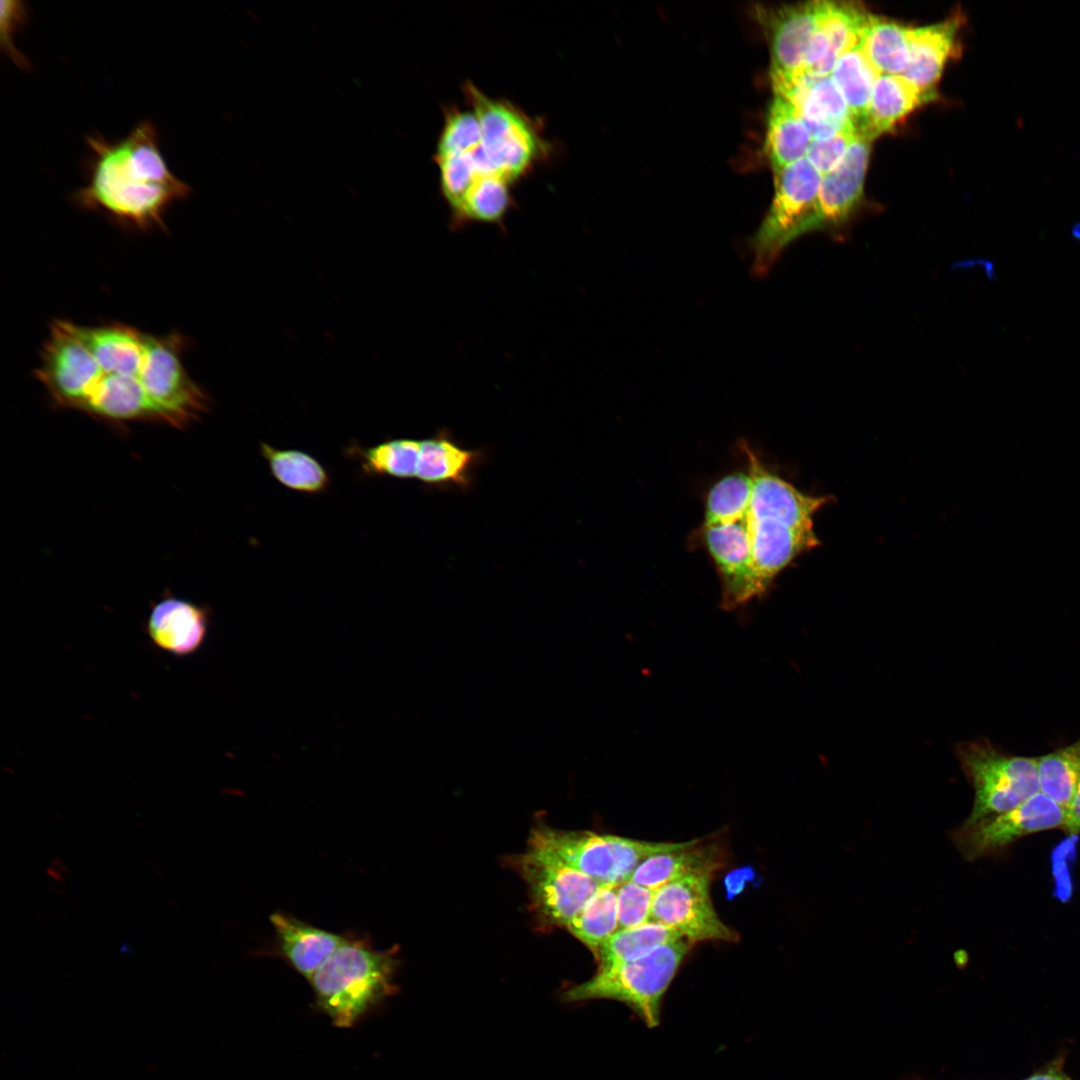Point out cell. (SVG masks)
Instances as JSON below:
<instances>
[{
    "label": "cell",
    "mask_w": 1080,
    "mask_h": 1080,
    "mask_svg": "<svg viewBox=\"0 0 1080 1080\" xmlns=\"http://www.w3.org/2000/svg\"><path fill=\"white\" fill-rule=\"evenodd\" d=\"M774 195L750 240L754 271L767 272L784 248L812 232L822 176L805 157L774 171Z\"/></svg>",
    "instance_id": "obj_7"
},
{
    "label": "cell",
    "mask_w": 1080,
    "mask_h": 1080,
    "mask_svg": "<svg viewBox=\"0 0 1080 1080\" xmlns=\"http://www.w3.org/2000/svg\"><path fill=\"white\" fill-rule=\"evenodd\" d=\"M184 339L113 322L49 327L35 377L53 402L113 423L147 421L185 428L207 412L208 395L184 362Z\"/></svg>",
    "instance_id": "obj_1"
},
{
    "label": "cell",
    "mask_w": 1080,
    "mask_h": 1080,
    "mask_svg": "<svg viewBox=\"0 0 1080 1080\" xmlns=\"http://www.w3.org/2000/svg\"><path fill=\"white\" fill-rule=\"evenodd\" d=\"M420 440L391 439L372 447L352 445L347 454L355 458L368 475L399 479L416 478Z\"/></svg>",
    "instance_id": "obj_31"
},
{
    "label": "cell",
    "mask_w": 1080,
    "mask_h": 1080,
    "mask_svg": "<svg viewBox=\"0 0 1080 1080\" xmlns=\"http://www.w3.org/2000/svg\"><path fill=\"white\" fill-rule=\"evenodd\" d=\"M724 864L725 855L718 845L693 839L680 848L649 856L637 866L629 880L656 891L687 876H713Z\"/></svg>",
    "instance_id": "obj_22"
},
{
    "label": "cell",
    "mask_w": 1080,
    "mask_h": 1080,
    "mask_svg": "<svg viewBox=\"0 0 1080 1080\" xmlns=\"http://www.w3.org/2000/svg\"><path fill=\"white\" fill-rule=\"evenodd\" d=\"M260 452L272 476L291 490L319 494L327 490L330 477L323 465L310 454L296 449H277L260 443Z\"/></svg>",
    "instance_id": "obj_27"
},
{
    "label": "cell",
    "mask_w": 1080,
    "mask_h": 1080,
    "mask_svg": "<svg viewBox=\"0 0 1080 1080\" xmlns=\"http://www.w3.org/2000/svg\"><path fill=\"white\" fill-rule=\"evenodd\" d=\"M879 75L859 45L844 53L830 74L846 102L857 131L866 118Z\"/></svg>",
    "instance_id": "obj_28"
},
{
    "label": "cell",
    "mask_w": 1080,
    "mask_h": 1080,
    "mask_svg": "<svg viewBox=\"0 0 1080 1080\" xmlns=\"http://www.w3.org/2000/svg\"><path fill=\"white\" fill-rule=\"evenodd\" d=\"M654 892L632 880L617 886L619 929L633 928L651 921Z\"/></svg>",
    "instance_id": "obj_37"
},
{
    "label": "cell",
    "mask_w": 1080,
    "mask_h": 1080,
    "mask_svg": "<svg viewBox=\"0 0 1080 1080\" xmlns=\"http://www.w3.org/2000/svg\"><path fill=\"white\" fill-rule=\"evenodd\" d=\"M956 754L975 795L963 825L1013 809L1039 792L1036 758L1004 754L984 740L961 743Z\"/></svg>",
    "instance_id": "obj_8"
},
{
    "label": "cell",
    "mask_w": 1080,
    "mask_h": 1080,
    "mask_svg": "<svg viewBox=\"0 0 1080 1080\" xmlns=\"http://www.w3.org/2000/svg\"><path fill=\"white\" fill-rule=\"evenodd\" d=\"M747 515L738 521L701 527L721 584V607L731 611L762 596L751 560Z\"/></svg>",
    "instance_id": "obj_13"
},
{
    "label": "cell",
    "mask_w": 1080,
    "mask_h": 1080,
    "mask_svg": "<svg viewBox=\"0 0 1080 1080\" xmlns=\"http://www.w3.org/2000/svg\"><path fill=\"white\" fill-rule=\"evenodd\" d=\"M85 142L86 182L72 195L81 209L98 212L121 227L147 231L164 227L168 208L192 192L170 171L150 120L139 122L123 138L109 141L94 133L85 136Z\"/></svg>",
    "instance_id": "obj_2"
},
{
    "label": "cell",
    "mask_w": 1080,
    "mask_h": 1080,
    "mask_svg": "<svg viewBox=\"0 0 1080 1080\" xmlns=\"http://www.w3.org/2000/svg\"><path fill=\"white\" fill-rule=\"evenodd\" d=\"M871 143L857 133L840 163L822 177L812 232L822 231L835 240L845 238V230L863 202Z\"/></svg>",
    "instance_id": "obj_12"
},
{
    "label": "cell",
    "mask_w": 1080,
    "mask_h": 1080,
    "mask_svg": "<svg viewBox=\"0 0 1080 1080\" xmlns=\"http://www.w3.org/2000/svg\"><path fill=\"white\" fill-rule=\"evenodd\" d=\"M812 134L785 98L774 95L767 117L766 154L773 171L806 157Z\"/></svg>",
    "instance_id": "obj_25"
},
{
    "label": "cell",
    "mask_w": 1080,
    "mask_h": 1080,
    "mask_svg": "<svg viewBox=\"0 0 1080 1080\" xmlns=\"http://www.w3.org/2000/svg\"><path fill=\"white\" fill-rule=\"evenodd\" d=\"M274 930L273 954L285 960L309 980L344 942L347 934H337L313 926L281 911L269 917Z\"/></svg>",
    "instance_id": "obj_19"
},
{
    "label": "cell",
    "mask_w": 1080,
    "mask_h": 1080,
    "mask_svg": "<svg viewBox=\"0 0 1080 1080\" xmlns=\"http://www.w3.org/2000/svg\"><path fill=\"white\" fill-rule=\"evenodd\" d=\"M819 1L783 6L769 16L770 76L796 73L804 65L818 25Z\"/></svg>",
    "instance_id": "obj_20"
},
{
    "label": "cell",
    "mask_w": 1080,
    "mask_h": 1080,
    "mask_svg": "<svg viewBox=\"0 0 1080 1080\" xmlns=\"http://www.w3.org/2000/svg\"><path fill=\"white\" fill-rule=\"evenodd\" d=\"M1065 809L1041 792L1017 807L963 825L955 834L959 849L969 859L997 851L1021 837L1062 828Z\"/></svg>",
    "instance_id": "obj_11"
},
{
    "label": "cell",
    "mask_w": 1080,
    "mask_h": 1080,
    "mask_svg": "<svg viewBox=\"0 0 1080 1080\" xmlns=\"http://www.w3.org/2000/svg\"><path fill=\"white\" fill-rule=\"evenodd\" d=\"M208 609L191 601L167 596L156 602L146 621V633L157 648L177 657L195 653L204 643Z\"/></svg>",
    "instance_id": "obj_18"
},
{
    "label": "cell",
    "mask_w": 1080,
    "mask_h": 1080,
    "mask_svg": "<svg viewBox=\"0 0 1080 1080\" xmlns=\"http://www.w3.org/2000/svg\"><path fill=\"white\" fill-rule=\"evenodd\" d=\"M753 572L764 595L774 579L802 553L820 541L814 528H801L771 517L747 513Z\"/></svg>",
    "instance_id": "obj_16"
},
{
    "label": "cell",
    "mask_w": 1080,
    "mask_h": 1080,
    "mask_svg": "<svg viewBox=\"0 0 1080 1080\" xmlns=\"http://www.w3.org/2000/svg\"><path fill=\"white\" fill-rule=\"evenodd\" d=\"M1039 792L1066 809L1080 780V738L1036 758Z\"/></svg>",
    "instance_id": "obj_33"
},
{
    "label": "cell",
    "mask_w": 1080,
    "mask_h": 1080,
    "mask_svg": "<svg viewBox=\"0 0 1080 1080\" xmlns=\"http://www.w3.org/2000/svg\"><path fill=\"white\" fill-rule=\"evenodd\" d=\"M1062 828L1069 834L1080 833V780L1071 802L1065 809V821Z\"/></svg>",
    "instance_id": "obj_40"
},
{
    "label": "cell",
    "mask_w": 1080,
    "mask_h": 1080,
    "mask_svg": "<svg viewBox=\"0 0 1080 1080\" xmlns=\"http://www.w3.org/2000/svg\"><path fill=\"white\" fill-rule=\"evenodd\" d=\"M465 95L482 130L479 148L471 153L477 178L498 176L513 183L543 159L547 144L536 122L505 100H495L472 83Z\"/></svg>",
    "instance_id": "obj_5"
},
{
    "label": "cell",
    "mask_w": 1080,
    "mask_h": 1080,
    "mask_svg": "<svg viewBox=\"0 0 1080 1080\" xmlns=\"http://www.w3.org/2000/svg\"><path fill=\"white\" fill-rule=\"evenodd\" d=\"M482 139L478 117L473 110L453 109L446 113L435 158L476 151Z\"/></svg>",
    "instance_id": "obj_35"
},
{
    "label": "cell",
    "mask_w": 1080,
    "mask_h": 1080,
    "mask_svg": "<svg viewBox=\"0 0 1080 1080\" xmlns=\"http://www.w3.org/2000/svg\"><path fill=\"white\" fill-rule=\"evenodd\" d=\"M482 457L480 450L460 446L448 430H441L420 440L416 478L435 488H468L472 471Z\"/></svg>",
    "instance_id": "obj_23"
},
{
    "label": "cell",
    "mask_w": 1080,
    "mask_h": 1080,
    "mask_svg": "<svg viewBox=\"0 0 1080 1080\" xmlns=\"http://www.w3.org/2000/svg\"><path fill=\"white\" fill-rule=\"evenodd\" d=\"M28 17L25 4L20 1L1 2V47L8 57L21 69H27L30 64L13 43V34L25 24Z\"/></svg>",
    "instance_id": "obj_39"
},
{
    "label": "cell",
    "mask_w": 1080,
    "mask_h": 1080,
    "mask_svg": "<svg viewBox=\"0 0 1080 1080\" xmlns=\"http://www.w3.org/2000/svg\"><path fill=\"white\" fill-rule=\"evenodd\" d=\"M511 183L487 175L475 180L460 206L452 212L450 225L457 229L472 222L502 225L512 207Z\"/></svg>",
    "instance_id": "obj_29"
},
{
    "label": "cell",
    "mask_w": 1080,
    "mask_h": 1080,
    "mask_svg": "<svg viewBox=\"0 0 1080 1080\" xmlns=\"http://www.w3.org/2000/svg\"><path fill=\"white\" fill-rule=\"evenodd\" d=\"M440 170L442 194L454 212L477 179L471 153L435 158Z\"/></svg>",
    "instance_id": "obj_36"
},
{
    "label": "cell",
    "mask_w": 1080,
    "mask_h": 1080,
    "mask_svg": "<svg viewBox=\"0 0 1080 1080\" xmlns=\"http://www.w3.org/2000/svg\"><path fill=\"white\" fill-rule=\"evenodd\" d=\"M856 136L855 126L850 125L830 137L812 139L806 158L823 177L840 163Z\"/></svg>",
    "instance_id": "obj_38"
},
{
    "label": "cell",
    "mask_w": 1080,
    "mask_h": 1080,
    "mask_svg": "<svg viewBox=\"0 0 1080 1080\" xmlns=\"http://www.w3.org/2000/svg\"><path fill=\"white\" fill-rule=\"evenodd\" d=\"M961 17L910 29L909 63L902 75L918 90L934 94L947 61L958 50Z\"/></svg>",
    "instance_id": "obj_21"
},
{
    "label": "cell",
    "mask_w": 1080,
    "mask_h": 1080,
    "mask_svg": "<svg viewBox=\"0 0 1080 1080\" xmlns=\"http://www.w3.org/2000/svg\"><path fill=\"white\" fill-rule=\"evenodd\" d=\"M514 864L527 885L537 918L546 926L567 927L602 885L531 846Z\"/></svg>",
    "instance_id": "obj_9"
},
{
    "label": "cell",
    "mask_w": 1080,
    "mask_h": 1080,
    "mask_svg": "<svg viewBox=\"0 0 1080 1080\" xmlns=\"http://www.w3.org/2000/svg\"><path fill=\"white\" fill-rule=\"evenodd\" d=\"M741 449L747 458L748 472L752 478L748 513L755 517L776 518L796 527L814 528L815 514L831 501V497L801 492L769 471L744 441Z\"/></svg>",
    "instance_id": "obj_15"
},
{
    "label": "cell",
    "mask_w": 1080,
    "mask_h": 1080,
    "mask_svg": "<svg viewBox=\"0 0 1080 1080\" xmlns=\"http://www.w3.org/2000/svg\"><path fill=\"white\" fill-rule=\"evenodd\" d=\"M713 876L692 875L654 892L651 921L677 931L693 944L738 941V933L718 916L710 893Z\"/></svg>",
    "instance_id": "obj_10"
},
{
    "label": "cell",
    "mask_w": 1080,
    "mask_h": 1080,
    "mask_svg": "<svg viewBox=\"0 0 1080 1080\" xmlns=\"http://www.w3.org/2000/svg\"><path fill=\"white\" fill-rule=\"evenodd\" d=\"M396 953L374 948L368 936L347 935L308 980L316 1007L335 1026L352 1027L396 991Z\"/></svg>",
    "instance_id": "obj_3"
},
{
    "label": "cell",
    "mask_w": 1080,
    "mask_h": 1080,
    "mask_svg": "<svg viewBox=\"0 0 1080 1080\" xmlns=\"http://www.w3.org/2000/svg\"><path fill=\"white\" fill-rule=\"evenodd\" d=\"M594 956L617 930V886L601 885L566 927Z\"/></svg>",
    "instance_id": "obj_32"
},
{
    "label": "cell",
    "mask_w": 1080,
    "mask_h": 1080,
    "mask_svg": "<svg viewBox=\"0 0 1080 1080\" xmlns=\"http://www.w3.org/2000/svg\"><path fill=\"white\" fill-rule=\"evenodd\" d=\"M911 27L870 15L859 46L880 75L902 76L909 63Z\"/></svg>",
    "instance_id": "obj_26"
},
{
    "label": "cell",
    "mask_w": 1080,
    "mask_h": 1080,
    "mask_svg": "<svg viewBox=\"0 0 1080 1080\" xmlns=\"http://www.w3.org/2000/svg\"><path fill=\"white\" fill-rule=\"evenodd\" d=\"M935 97L934 94L921 92L903 76L879 75L866 118L857 133L873 141L892 129L914 109Z\"/></svg>",
    "instance_id": "obj_24"
},
{
    "label": "cell",
    "mask_w": 1080,
    "mask_h": 1080,
    "mask_svg": "<svg viewBox=\"0 0 1080 1080\" xmlns=\"http://www.w3.org/2000/svg\"><path fill=\"white\" fill-rule=\"evenodd\" d=\"M693 945L683 937L636 960L597 968L590 979L564 991L563 998L568 1002L615 1000L654 1028L660 1023L664 995Z\"/></svg>",
    "instance_id": "obj_4"
},
{
    "label": "cell",
    "mask_w": 1080,
    "mask_h": 1080,
    "mask_svg": "<svg viewBox=\"0 0 1080 1080\" xmlns=\"http://www.w3.org/2000/svg\"><path fill=\"white\" fill-rule=\"evenodd\" d=\"M751 494L752 478L748 471L726 475L707 494L702 526L743 519L749 510Z\"/></svg>",
    "instance_id": "obj_34"
},
{
    "label": "cell",
    "mask_w": 1080,
    "mask_h": 1080,
    "mask_svg": "<svg viewBox=\"0 0 1080 1080\" xmlns=\"http://www.w3.org/2000/svg\"><path fill=\"white\" fill-rule=\"evenodd\" d=\"M683 842H654L593 831L560 830L541 824L528 846L544 850L602 885L627 881L637 866L653 854L682 847Z\"/></svg>",
    "instance_id": "obj_6"
},
{
    "label": "cell",
    "mask_w": 1080,
    "mask_h": 1080,
    "mask_svg": "<svg viewBox=\"0 0 1080 1080\" xmlns=\"http://www.w3.org/2000/svg\"><path fill=\"white\" fill-rule=\"evenodd\" d=\"M870 15L856 2L819 1L817 29L800 71L830 75L837 60L859 45Z\"/></svg>",
    "instance_id": "obj_17"
},
{
    "label": "cell",
    "mask_w": 1080,
    "mask_h": 1080,
    "mask_svg": "<svg viewBox=\"0 0 1080 1080\" xmlns=\"http://www.w3.org/2000/svg\"><path fill=\"white\" fill-rule=\"evenodd\" d=\"M1025 1080H1072L1055 1064L1037 1072Z\"/></svg>",
    "instance_id": "obj_41"
},
{
    "label": "cell",
    "mask_w": 1080,
    "mask_h": 1080,
    "mask_svg": "<svg viewBox=\"0 0 1080 1080\" xmlns=\"http://www.w3.org/2000/svg\"><path fill=\"white\" fill-rule=\"evenodd\" d=\"M683 938L677 931L657 922L617 930L595 955L598 968L644 957L656 948Z\"/></svg>",
    "instance_id": "obj_30"
},
{
    "label": "cell",
    "mask_w": 1080,
    "mask_h": 1080,
    "mask_svg": "<svg viewBox=\"0 0 1080 1080\" xmlns=\"http://www.w3.org/2000/svg\"><path fill=\"white\" fill-rule=\"evenodd\" d=\"M775 95L788 100L808 126L812 139H824L854 125L846 102L830 75L802 71L771 78Z\"/></svg>",
    "instance_id": "obj_14"
}]
</instances>
